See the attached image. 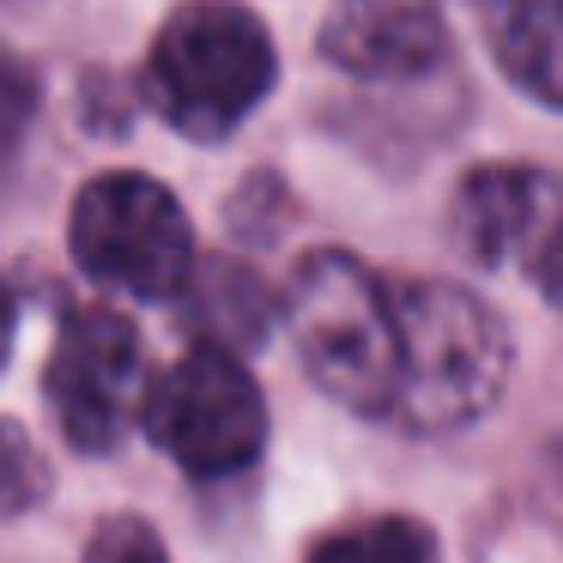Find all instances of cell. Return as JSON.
Instances as JSON below:
<instances>
[{"mask_svg":"<svg viewBox=\"0 0 563 563\" xmlns=\"http://www.w3.org/2000/svg\"><path fill=\"white\" fill-rule=\"evenodd\" d=\"M400 400L394 424L412 437H442L485 418L509 388L515 345L503 316L449 279H400Z\"/></svg>","mask_w":563,"mask_h":563,"instance_id":"cell-1","label":"cell"},{"mask_svg":"<svg viewBox=\"0 0 563 563\" xmlns=\"http://www.w3.org/2000/svg\"><path fill=\"white\" fill-rule=\"evenodd\" d=\"M291 345L303 357L309 382L328 400L352 406L357 418L394 424L400 400V303L394 285L376 279L357 255L316 249L303 255L285 297Z\"/></svg>","mask_w":563,"mask_h":563,"instance_id":"cell-2","label":"cell"},{"mask_svg":"<svg viewBox=\"0 0 563 563\" xmlns=\"http://www.w3.org/2000/svg\"><path fill=\"white\" fill-rule=\"evenodd\" d=\"M279 79L273 37L236 0H195L164 19L146 55V103L188 140H224Z\"/></svg>","mask_w":563,"mask_h":563,"instance_id":"cell-3","label":"cell"},{"mask_svg":"<svg viewBox=\"0 0 563 563\" xmlns=\"http://www.w3.org/2000/svg\"><path fill=\"white\" fill-rule=\"evenodd\" d=\"M67 243L91 285H110L122 297L164 303L195 279V236L176 195L134 170H110L79 188Z\"/></svg>","mask_w":563,"mask_h":563,"instance_id":"cell-4","label":"cell"},{"mask_svg":"<svg viewBox=\"0 0 563 563\" xmlns=\"http://www.w3.org/2000/svg\"><path fill=\"white\" fill-rule=\"evenodd\" d=\"M146 437L195 478H231L267 442V406L236 352L195 345L146 400Z\"/></svg>","mask_w":563,"mask_h":563,"instance_id":"cell-5","label":"cell"},{"mask_svg":"<svg viewBox=\"0 0 563 563\" xmlns=\"http://www.w3.org/2000/svg\"><path fill=\"white\" fill-rule=\"evenodd\" d=\"M158 382L146 376V345L134 321L115 309H74L62 321V340L49 352V394L67 442L86 454L115 449L134 424H146V400Z\"/></svg>","mask_w":563,"mask_h":563,"instance_id":"cell-6","label":"cell"},{"mask_svg":"<svg viewBox=\"0 0 563 563\" xmlns=\"http://www.w3.org/2000/svg\"><path fill=\"white\" fill-rule=\"evenodd\" d=\"M563 224V183L533 164H485L461 183L454 236L478 267H527L551 231Z\"/></svg>","mask_w":563,"mask_h":563,"instance_id":"cell-7","label":"cell"},{"mask_svg":"<svg viewBox=\"0 0 563 563\" xmlns=\"http://www.w3.org/2000/svg\"><path fill=\"white\" fill-rule=\"evenodd\" d=\"M321 55L357 79H418L449 55V31L424 0H333Z\"/></svg>","mask_w":563,"mask_h":563,"instance_id":"cell-8","label":"cell"},{"mask_svg":"<svg viewBox=\"0 0 563 563\" xmlns=\"http://www.w3.org/2000/svg\"><path fill=\"white\" fill-rule=\"evenodd\" d=\"M490 62L521 98L563 110V0H478Z\"/></svg>","mask_w":563,"mask_h":563,"instance_id":"cell-9","label":"cell"},{"mask_svg":"<svg viewBox=\"0 0 563 563\" xmlns=\"http://www.w3.org/2000/svg\"><path fill=\"white\" fill-rule=\"evenodd\" d=\"M176 303H183V328H195L200 345H219V352L261 345L267 340V321H273L267 285L249 267H236V261H207V267L183 285Z\"/></svg>","mask_w":563,"mask_h":563,"instance_id":"cell-10","label":"cell"},{"mask_svg":"<svg viewBox=\"0 0 563 563\" xmlns=\"http://www.w3.org/2000/svg\"><path fill=\"white\" fill-rule=\"evenodd\" d=\"M309 563H437V539L412 515H376V521L321 539Z\"/></svg>","mask_w":563,"mask_h":563,"instance_id":"cell-11","label":"cell"},{"mask_svg":"<svg viewBox=\"0 0 563 563\" xmlns=\"http://www.w3.org/2000/svg\"><path fill=\"white\" fill-rule=\"evenodd\" d=\"M86 563H170V558H164L158 533H152L146 521H134V515H115V521H103L98 533H91Z\"/></svg>","mask_w":563,"mask_h":563,"instance_id":"cell-12","label":"cell"},{"mask_svg":"<svg viewBox=\"0 0 563 563\" xmlns=\"http://www.w3.org/2000/svg\"><path fill=\"white\" fill-rule=\"evenodd\" d=\"M527 279H533L539 297H545V303L563 316V224L545 236V243H539V255L527 261Z\"/></svg>","mask_w":563,"mask_h":563,"instance_id":"cell-13","label":"cell"}]
</instances>
